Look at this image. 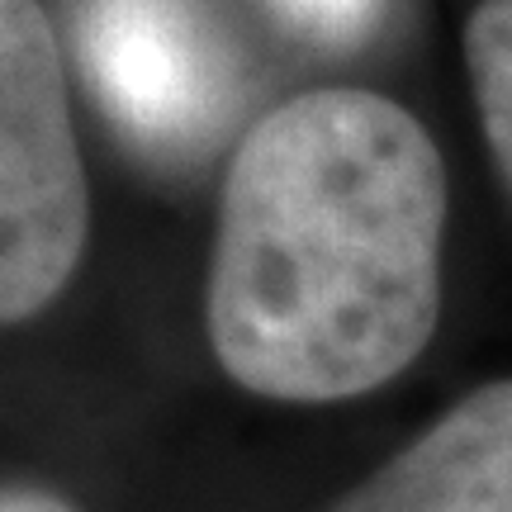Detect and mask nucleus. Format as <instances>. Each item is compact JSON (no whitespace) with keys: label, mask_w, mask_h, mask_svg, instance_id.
<instances>
[{"label":"nucleus","mask_w":512,"mask_h":512,"mask_svg":"<svg viewBox=\"0 0 512 512\" xmlns=\"http://www.w3.org/2000/svg\"><path fill=\"white\" fill-rule=\"evenodd\" d=\"M328 512H512V375L460 394Z\"/></svg>","instance_id":"3"},{"label":"nucleus","mask_w":512,"mask_h":512,"mask_svg":"<svg viewBox=\"0 0 512 512\" xmlns=\"http://www.w3.org/2000/svg\"><path fill=\"white\" fill-rule=\"evenodd\" d=\"M0 512H76V508L62 494H53V489L5 484V489H0Z\"/></svg>","instance_id":"6"},{"label":"nucleus","mask_w":512,"mask_h":512,"mask_svg":"<svg viewBox=\"0 0 512 512\" xmlns=\"http://www.w3.org/2000/svg\"><path fill=\"white\" fill-rule=\"evenodd\" d=\"M465 72L498 176L512 195V0H479L465 19Z\"/></svg>","instance_id":"5"},{"label":"nucleus","mask_w":512,"mask_h":512,"mask_svg":"<svg viewBox=\"0 0 512 512\" xmlns=\"http://www.w3.org/2000/svg\"><path fill=\"white\" fill-rule=\"evenodd\" d=\"M451 181L418 114L318 86L261 114L219 185L204 337L242 394L366 399L432 347Z\"/></svg>","instance_id":"1"},{"label":"nucleus","mask_w":512,"mask_h":512,"mask_svg":"<svg viewBox=\"0 0 512 512\" xmlns=\"http://www.w3.org/2000/svg\"><path fill=\"white\" fill-rule=\"evenodd\" d=\"M304 15H313L318 24H351L361 15V0H294Z\"/></svg>","instance_id":"7"},{"label":"nucleus","mask_w":512,"mask_h":512,"mask_svg":"<svg viewBox=\"0 0 512 512\" xmlns=\"http://www.w3.org/2000/svg\"><path fill=\"white\" fill-rule=\"evenodd\" d=\"M91 247V181L57 29L38 0H0V328L67 294Z\"/></svg>","instance_id":"2"},{"label":"nucleus","mask_w":512,"mask_h":512,"mask_svg":"<svg viewBox=\"0 0 512 512\" xmlns=\"http://www.w3.org/2000/svg\"><path fill=\"white\" fill-rule=\"evenodd\" d=\"M91 67L114 114L152 143H176L209 110V62L166 0H114L91 29Z\"/></svg>","instance_id":"4"}]
</instances>
